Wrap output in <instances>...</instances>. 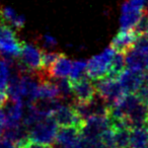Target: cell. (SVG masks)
<instances>
[{"instance_id": "obj_1", "label": "cell", "mask_w": 148, "mask_h": 148, "mask_svg": "<svg viewBox=\"0 0 148 148\" xmlns=\"http://www.w3.org/2000/svg\"><path fill=\"white\" fill-rule=\"evenodd\" d=\"M58 124L53 116L44 117L29 129V139L35 142L52 146L56 142Z\"/></svg>"}, {"instance_id": "obj_2", "label": "cell", "mask_w": 148, "mask_h": 148, "mask_svg": "<svg viewBox=\"0 0 148 148\" xmlns=\"http://www.w3.org/2000/svg\"><path fill=\"white\" fill-rule=\"evenodd\" d=\"M116 51L114 48L109 47L101 54L92 57L87 62L86 74L92 80L97 81L109 76L111 64Z\"/></svg>"}, {"instance_id": "obj_3", "label": "cell", "mask_w": 148, "mask_h": 148, "mask_svg": "<svg viewBox=\"0 0 148 148\" xmlns=\"http://www.w3.org/2000/svg\"><path fill=\"white\" fill-rule=\"evenodd\" d=\"M125 56L126 64L129 69L148 71V38L144 35L140 36L134 47Z\"/></svg>"}, {"instance_id": "obj_4", "label": "cell", "mask_w": 148, "mask_h": 148, "mask_svg": "<svg viewBox=\"0 0 148 148\" xmlns=\"http://www.w3.org/2000/svg\"><path fill=\"white\" fill-rule=\"evenodd\" d=\"M23 42H19L13 29L5 23H0V53L3 58L19 57Z\"/></svg>"}, {"instance_id": "obj_5", "label": "cell", "mask_w": 148, "mask_h": 148, "mask_svg": "<svg viewBox=\"0 0 148 148\" xmlns=\"http://www.w3.org/2000/svg\"><path fill=\"white\" fill-rule=\"evenodd\" d=\"M95 84L97 87V95H101L111 108L127 95L118 78L106 77V78L97 80Z\"/></svg>"}, {"instance_id": "obj_6", "label": "cell", "mask_w": 148, "mask_h": 148, "mask_svg": "<svg viewBox=\"0 0 148 148\" xmlns=\"http://www.w3.org/2000/svg\"><path fill=\"white\" fill-rule=\"evenodd\" d=\"M111 128L109 116H92L83 122L80 128L81 138H101L103 133Z\"/></svg>"}, {"instance_id": "obj_7", "label": "cell", "mask_w": 148, "mask_h": 148, "mask_svg": "<svg viewBox=\"0 0 148 148\" xmlns=\"http://www.w3.org/2000/svg\"><path fill=\"white\" fill-rule=\"evenodd\" d=\"M53 117L61 127H76L79 130L84 122L77 114L73 106L60 105L54 112Z\"/></svg>"}, {"instance_id": "obj_8", "label": "cell", "mask_w": 148, "mask_h": 148, "mask_svg": "<svg viewBox=\"0 0 148 148\" xmlns=\"http://www.w3.org/2000/svg\"><path fill=\"white\" fill-rule=\"evenodd\" d=\"M144 14L143 9L136 6L131 0L125 2L122 6L120 17L121 29H135Z\"/></svg>"}, {"instance_id": "obj_9", "label": "cell", "mask_w": 148, "mask_h": 148, "mask_svg": "<svg viewBox=\"0 0 148 148\" xmlns=\"http://www.w3.org/2000/svg\"><path fill=\"white\" fill-rule=\"evenodd\" d=\"M42 56L43 52L36 45L23 42V49L19 58L29 71L38 72L42 69Z\"/></svg>"}, {"instance_id": "obj_10", "label": "cell", "mask_w": 148, "mask_h": 148, "mask_svg": "<svg viewBox=\"0 0 148 148\" xmlns=\"http://www.w3.org/2000/svg\"><path fill=\"white\" fill-rule=\"evenodd\" d=\"M144 72L127 68L118 76V80L127 95L136 93L144 84Z\"/></svg>"}, {"instance_id": "obj_11", "label": "cell", "mask_w": 148, "mask_h": 148, "mask_svg": "<svg viewBox=\"0 0 148 148\" xmlns=\"http://www.w3.org/2000/svg\"><path fill=\"white\" fill-rule=\"evenodd\" d=\"M71 82L74 101L76 103H88L97 95L95 84H93L86 77Z\"/></svg>"}, {"instance_id": "obj_12", "label": "cell", "mask_w": 148, "mask_h": 148, "mask_svg": "<svg viewBox=\"0 0 148 148\" xmlns=\"http://www.w3.org/2000/svg\"><path fill=\"white\" fill-rule=\"evenodd\" d=\"M140 35L135 29H121L113 39L111 47L116 52L126 54L130 49L134 47Z\"/></svg>"}, {"instance_id": "obj_13", "label": "cell", "mask_w": 148, "mask_h": 148, "mask_svg": "<svg viewBox=\"0 0 148 148\" xmlns=\"http://www.w3.org/2000/svg\"><path fill=\"white\" fill-rule=\"evenodd\" d=\"M72 64L73 62L65 55L61 54L57 61L53 64L51 68L48 70L47 77L49 79H55V78H67L70 76L72 69Z\"/></svg>"}, {"instance_id": "obj_14", "label": "cell", "mask_w": 148, "mask_h": 148, "mask_svg": "<svg viewBox=\"0 0 148 148\" xmlns=\"http://www.w3.org/2000/svg\"><path fill=\"white\" fill-rule=\"evenodd\" d=\"M61 99L59 88L52 79L42 80L39 83L37 99Z\"/></svg>"}, {"instance_id": "obj_15", "label": "cell", "mask_w": 148, "mask_h": 148, "mask_svg": "<svg viewBox=\"0 0 148 148\" xmlns=\"http://www.w3.org/2000/svg\"><path fill=\"white\" fill-rule=\"evenodd\" d=\"M0 18L3 23H8L17 29H23L25 23V18L23 15H18L12 8L7 6H0Z\"/></svg>"}, {"instance_id": "obj_16", "label": "cell", "mask_w": 148, "mask_h": 148, "mask_svg": "<svg viewBox=\"0 0 148 148\" xmlns=\"http://www.w3.org/2000/svg\"><path fill=\"white\" fill-rule=\"evenodd\" d=\"M127 66L126 64V56L124 53L121 52H116L114 59L111 64V69H110V74L108 77L112 78H118L120 74L125 70V67Z\"/></svg>"}, {"instance_id": "obj_17", "label": "cell", "mask_w": 148, "mask_h": 148, "mask_svg": "<svg viewBox=\"0 0 148 148\" xmlns=\"http://www.w3.org/2000/svg\"><path fill=\"white\" fill-rule=\"evenodd\" d=\"M115 148H131V129L115 130Z\"/></svg>"}, {"instance_id": "obj_18", "label": "cell", "mask_w": 148, "mask_h": 148, "mask_svg": "<svg viewBox=\"0 0 148 148\" xmlns=\"http://www.w3.org/2000/svg\"><path fill=\"white\" fill-rule=\"evenodd\" d=\"M52 80L57 84L58 88H59V91H60V95H61V99H68V97L73 95L72 82L70 79L55 78V79H52Z\"/></svg>"}, {"instance_id": "obj_19", "label": "cell", "mask_w": 148, "mask_h": 148, "mask_svg": "<svg viewBox=\"0 0 148 148\" xmlns=\"http://www.w3.org/2000/svg\"><path fill=\"white\" fill-rule=\"evenodd\" d=\"M87 62L84 61H74L72 64L71 73H70V80L77 81L79 79L84 77V74L86 73Z\"/></svg>"}, {"instance_id": "obj_20", "label": "cell", "mask_w": 148, "mask_h": 148, "mask_svg": "<svg viewBox=\"0 0 148 148\" xmlns=\"http://www.w3.org/2000/svg\"><path fill=\"white\" fill-rule=\"evenodd\" d=\"M9 66L4 58H0V89H5L9 82Z\"/></svg>"}, {"instance_id": "obj_21", "label": "cell", "mask_w": 148, "mask_h": 148, "mask_svg": "<svg viewBox=\"0 0 148 148\" xmlns=\"http://www.w3.org/2000/svg\"><path fill=\"white\" fill-rule=\"evenodd\" d=\"M139 99L146 106H148V84H143L139 88V90L135 93Z\"/></svg>"}, {"instance_id": "obj_22", "label": "cell", "mask_w": 148, "mask_h": 148, "mask_svg": "<svg viewBox=\"0 0 148 148\" xmlns=\"http://www.w3.org/2000/svg\"><path fill=\"white\" fill-rule=\"evenodd\" d=\"M21 148H52V146L46 145V144H42L39 142H35L33 140L29 139L27 142H25L23 145L19 146Z\"/></svg>"}, {"instance_id": "obj_23", "label": "cell", "mask_w": 148, "mask_h": 148, "mask_svg": "<svg viewBox=\"0 0 148 148\" xmlns=\"http://www.w3.org/2000/svg\"><path fill=\"white\" fill-rule=\"evenodd\" d=\"M42 43H43L44 47L46 48H53L54 46H56L57 41L55 38H53L50 35H45L42 37Z\"/></svg>"}, {"instance_id": "obj_24", "label": "cell", "mask_w": 148, "mask_h": 148, "mask_svg": "<svg viewBox=\"0 0 148 148\" xmlns=\"http://www.w3.org/2000/svg\"><path fill=\"white\" fill-rule=\"evenodd\" d=\"M5 128H6V115L3 110L0 109V137L4 133Z\"/></svg>"}, {"instance_id": "obj_25", "label": "cell", "mask_w": 148, "mask_h": 148, "mask_svg": "<svg viewBox=\"0 0 148 148\" xmlns=\"http://www.w3.org/2000/svg\"><path fill=\"white\" fill-rule=\"evenodd\" d=\"M8 101V93L5 91V89H0V108H3Z\"/></svg>"}, {"instance_id": "obj_26", "label": "cell", "mask_w": 148, "mask_h": 148, "mask_svg": "<svg viewBox=\"0 0 148 148\" xmlns=\"http://www.w3.org/2000/svg\"><path fill=\"white\" fill-rule=\"evenodd\" d=\"M0 148H21V147L13 144L12 142L8 141L5 138H3L2 140H0Z\"/></svg>"}, {"instance_id": "obj_27", "label": "cell", "mask_w": 148, "mask_h": 148, "mask_svg": "<svg viewBox=\"0 0 148 148\" xmlns=\"http://www.w3.org/2000/svg\"><path fill=\"white\" fill-rule=\"evenodd\" d=\"M144 36L148 38V21H147V25H146V27H145V32H144Z\"/></svg>"}, {"instance_id": "obj_28", "label": "cell", "mask_w": 148, "mask_h": 148, "mask_svg": "<svg viewBox=\"0 0 148 148\" xmlns=\"http://www.w3.org/2000/svg\"><path fill=\"white\" fill-rule=\"evenodd\" d=\"M146 126L148 127V118H147V122H146Z\"/></svg>"}]
</instances>
